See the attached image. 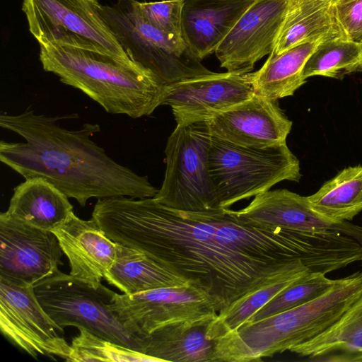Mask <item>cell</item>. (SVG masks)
<instances>
[{
    "instance_id": "21",
    "label": "cell",
    "mask_w": 362,
    "mask_h": 362,
    "mask_svg": "<svg viewBox=\"0 0 362 362\" xmlns=\"http://www.w3.org/2000/svg\"><path fill=\"white\" fill-rule=\"evenodd\" d=\"M69 197L41 177H31L16 186L6 213L32 226L53 231L73 213Z\"/></svg>"
},
{
    "instance_id": "25",
    "label": "cell",
    "mask_w": 362,
    "mask_h": 362,
    "mask_svg": "<svg viewBox=\"0 0 362 362\" xmlns=\"http://www.w3.org/2000/svg\"><path fill=\"white\" fill-rule=\"evenodd\" d=\"M318 214L335 222L351 221L362 211V166H350L307 197Z\"/></svg>"
},
{
    "instance_id": "6",
    "label": "cell",
    "mask_w": 362,
    "mask_h": 362,
    "mask_svg": "<svg viewBox=\"0 0 362 362\" xmlns=\"http://www.w3.org/2000/svg\"><path fill=\"white\" fill-rule=\"evenodd\" d=\"M102 14L121 47L135 63L152 72L164 85L208 74L182 38L168 35L141 16L136 0L103 5Z\"/></svg>"
},
{
    "instance_id": "10",
    "label": "cell",
    "mask_w": 362,
    "mask_h": 362,
    "mask_svg": "<svg viewBox=\"0 0 362 362\" xmlns=\"http://www.w3.org/2000/svg\"><path fill=\"white\" fill-rule=\"evenodd\" d=\"M0 328L13 344L37 358L54 356L67 361L71 351L59 327L45 311L33 286L19 285L0 278Z\"/></svg>"
},
{
    "instance_id": "32",
    "label": "cell",
    "mask_w": 362,
    "mask_h": 362,
    "mask_svg": "<svg viewBox=\"0 0 362 362\" xmlns=\"http://www.w3.org/2000/svg\"><path fill=\"white\" fill-rule=\"evenodd\" d=\"M333 1H334V2L335 4H337V3H338V2H339V1H343V0H333Z\"/></svg>"
},
{
    "instance_id": "14",
    "label": "cell",
    "mask_w": 362,
    "mask_h": 362,
    "mask_svg": "<svg viewBox=\"0 0 362 362\" xmlns=\"http://www.w3.org/2000/svg\"><path fill=\"white\" fill-rule=\"evenodd\" d=\"M288 0H255L215 51L227 71L250 73L274 49L284 19Z\"/></svg>"
},
{
    "instance_id": "26",
    "label": "cell",
    "mask_w": 362,
    "mask_h": 362,
    "mask_svg": "<svg viewBox=\"0 0 362 362\" xmlns=\"http://www.w3.org/2000/svg\"><path fill=\"white\" fill-rule=\"evenodd\" d=\"M308 272L304 266L284 272L221 310L210 322L209 337L215 341L238 329L282 290Z\"/></svg>"
},
{
    "instance_id": "18",
    "label": "cell",
    "mask_w": 362,
    "mask_h": 362,
    "mask_svg": "<svg viewBox=\"0 0 362 362\" xmlns=\"http://www.w3.org/2000/svg\"><path fill=\"white\" fill-rule=\"evenodd\" d=\"M255 0H182V37L199 59L215 51Z\"/></svg>"
},
{
    "instance_id": "4",
    "label": "cell",
    "mask_w": 362,
    "mask_h": 362,
    "mask_svg": "<svg viewBox=\"0 0 362 362\" xmlns=\"http://www.w3.org/2000/svg\"><path fill=\"white\" fill-rule=\"evenodd\" d=\"M361 295L362 272L336 279L315 299L260 320L245 322L216 339L215 361H259L289 351L334 324Z\"/></svg>"
},
{
    "instance_id": "7",
    "label": "cell",
    "mask_w": 362,
    "mask_h": 362,
    "mask_svg": "<svg viewBox=\"0 0 362 362\" xmlns=\"http://www.w3.org/2000/svg\"><path fill=\"white\" fill-rule=\"evenodd\" d=\"M40 305L61 328H84L93 334L141 352V338L129 332L110 308L116 292L94 287L57 271L33 285Z\"/></svg>"
},
{
    "instance_id": "23",
    "label": "cell",
    "mask_w": 362,
    "mask_h": 362,
    "mask_svg": "<svg viewBox=\"0 0 362 362\" xmlns=\"http://www.w3.org/2000/svg\"><path fill=\"white\" fill-rule=\"evenodd\" d=\"M104 279L125 294L190 285L185 279L144 252L120 244Z\"/></svg>"
},
{
    "instance_id": "15",
    "label": "cell",
    "mask_w": 362,
    "mask_h": 362,
    "mask_svg": "<svg viewBox=\"0 0 362 362\" xmlns=\"http://www.w3.org/2000/svg\"><path fill=\"white\" fill-rule=\"evenodd\" d=\"M208 123L213 136L254 148L286 143L293 124L278 100L257 94L216 114Z\"/></svg>"
},
{
    "instance_id": "8",
    "label": "cell",
    "mask_w": 362,
    "mask_h": 362,
    "mask_svg": "<svg viewBox=\"0 0 362 362\" xmlns=\"http://www.w3.org/2000/svg\"><path fill=\"white\" fill-rule=\"evenodd\" d=\"M211 138L208 120L176 126L166 143L165 176L156 201L184 211L221 209L209 171Z\"/></svg>"
},
{
    "instance_id": "12",
    "label": "cell",
    "mask_w": 362,
    "mask_h": 362,
    "mask_svg": "<svg viewBox=\"0 0 362 362\" xmlns=\"http://www.w3.org/2000/svg\"><path fill=\"white\" fill-rule=\"evenodd\" d=\"M63 255L52 231L0 214V278L33 286L59 270Z\"/></svg>"
},
{
    "instance_id": "13",
    "label": "cell",
    "mask_w": 362,
    "mask_h": 362,
    "mask_svg": "<svg viewBox=\"0 0 362 362\" xmlns=\"http://www.w3.org/2000/svg\"><path fill=\"white\" fill-rule=\"evenodd\" d=\"M250 73L211 72L165 85L163 105L177 125L210 119L254 95Z\"/></svg>"
},
{
    "instance_id": "11",
    "label": "cell",
    "mask_w": 362,
    "mask_h": 362,
    "mask_svg": "<svg viewBox=\"0 0 362 362\" xmlns=\"http://www.w3.org/2000/svg\"><path fill=\"white\" fill-rule=\"evenodd\" d=\"M102 6L99 0H23L22 11L35 39L73 34L94 43L119 61L136 64L104 19Z\"/></svg>"
},
{
    "instance_id": "28",
    "label": "cell",
    "mask_w": 362,
    "mask_h": 362,
    "mask_svg": "<svg viewBox=\"0 0 362 362\" xmlns=\"http://www.w3.org/2000/svg\"><path fill=\"white\" fill-rule=\"evenodd\" d=\"M71 340L66 361L160 362L157 358L95 336L84 328Z\"/></svg>"
},
{
    "instance_id": "22",
    "label": "cell",
    "mask_w": 362,
    "mask_h": 362,
    "mask_svg": "<svg viewBox=\"0 0 362 362\" xmlns=\"http://www.w3.org/2000/svg\"><path fill=\"white\" fill-rule=\"evenodd\" d=\"M289 351L315 361L362 362V295L334 324Z\"/></svg>"
},
{
    "instance_id": "24",
    "label": "cell",
    "mask_w": 362,
    "mask_h": 362,
    "mask_svg": "<svg viewBox=\"0 0 362 362\" xmlns=\"http://www.w3.org/2000/svg\"><path fill=\"white\" fill-rule=\"evenodd\" d=\"M320 43H304L278 55L269 54L259 70L250 73L255 94L274 100L293 95L306 83L304 66Z\"/></svg>"
},
{
    "instance_id": "17",
    "label": "cell",
    "mask_w": 362,
    "mask_h": 362,
    "mask_svg": "<svg viewBox=\"0 0 362 362\" xmlns=\"http://www.w3.org/2000/svg\"><path fill=\"white\" fill-rule=\"evenodd\" d=\"M71 268L70 275L98 287L112 267L118 244L109 238L91 218L83 220L73 212L52 231Z\"/></svg>"
},
{
    "instance_id": "5",
    "label": "cell",
    "mask_w": 362,
    "mask_h": 362,
    "mask_svg": "<svg viewBox=\"0 0 362 362\" xmlns=\"http://www.w3.org/2000/svg\"><path fill=\"white\" fill-rule=\"evenodd\" d=\"M209 159L221 209L255 197L281 181L298 182L302 177L300 161L286 143L254 148L212 136Z\"/></svg>"
},
{
    "instance_id": "2",
    "label": "cell",
    "mask_w": 362,
    "mask_h": 362,
    "mask_svg": "<svg viewBox=\"0 0 362 362\" xmlns=\"http://www.w3.org/2000/svg\"><path fill=\"white\" fill-rule=\"evenodd\" d=\"M59 117L26 110L18 115L1 112L0 126L25 139L0 141V160L25 179L41 177L69 198L86 206L90 198L153 197L158 192L140 175L110 158L92 141L98 124L85 123L76 130L59 124Z\"/></svg>"
},
{
    "instance_id": "20",
    "label": "cell",
    "mask_w": 362,
    "mask_h": 362,
    "mask_svg": "<svg viewBox=\"0 0 362 362\" xmlns=\"http://www.w3.org/2000/svg\"><path fill=\"white\" fill-rule=\"evenodd\" d=\"M213 320L158 329L141 338V352L160 362H215V341L208 335Z\"/></svg>"
},
{
    "instance_id": "31",
    "label": "cell",
    "mask_w": 362,
    "mask_h": 362,
    "mask_svg": "<svg viewBox=\"0 0 362 362\" xmlns=\"http://www.w3.org/2000/svg\"><path fill=\"white\" fill-rule=\"evenodd\" d=\"M336 5L350 37L362 41V0H343Z\"/></svg>"
},
{
    "instance_id": "9",
    "label": "cell",
    "mask_w": 362,
    "mask_h": 362,
    "mask_svg": "<svg viewBox=\"0 0 362 362\" xmlns=\"http://www.w3.org/2000/svg\"><path fill=\"white\" fill-rule=\"evenodd\" d=\"M110 308L140 338L167 325L215 319L220 311L211 296L191 284L134 294L116 293Z\"/></svg>"
},
{
    "instance_id": "16",
    "label": "cell",
    "mask_w": 362,
    "mask_h": 362,
    "mask_svg": "<svg viewBox=\"0 0 362 362\" xmlns=\"http://www.w3.org/2000/svg\"><path fill=\"white\" fill-rule=\"evenodd\" d=\"M233 212L243 221L264 227L338 231L354 238L362 245V226L328 219L310 206L307 197L286 189H269L257 194L245 208Z\"/></svg>"
},
{
    "instance_id": "1",
    "label": "cell",
    "mask_w": 362,
    "mask_h": 362,
    "mask_svg": "<svg viewBox=\"0 0 362 362\" xmlns=\"http://www.w3.org/2000/svg\"><path fill=\"white\" fill-rule=\"evenodd\" d=\"M92 218L116 243L144 252L207 293L220 311L304 266L310 254L307 232L250 223L229 209L184 211L153 197L123 196L98 199Z\"/></svg>"
},
{
    "instance_id": "19",
    "label": "cell",
    "mask_w": 362,
    "mask_h": 362,
    "mask_svg": "<svg viewBox=\"0 0 362 362\" xmlns=\"http://www.w3.org/2000/svg\"><path fill=\"white\" fill-rule=\"evenodd\" d=\"M335 39H351L333 0H288L284 19L271 54L296 46Z\"/></svg>"
},
{
    "instance_id": "3",
    "label": "cell",
    "mask_w": 362,
    "mask_h": 362,
    "mask_svg": "<svg viewBox=\"0 0 362 362\" xmlns=\"http://www.w3.org/2000/svg\"><path fill=\"white\" fill-rule=\"evenodd\" d=\"M36 40L43 69L81 90L107 112L136 119L151 115L163 105L165 85L141 65L119 61L73 34Z\"/></svg>"
},
{
    "instance_id": "27",
    "label": "cell",
    "mask_w": 362,
    "mask_h": 362,
    "mask_svg": "<svg viewBox=\"0 0 362 362\" xmlns=\"http://www.w3.org/2000/svg\"><path fill=\"white\" fill-rule=\"evenodd\" d=\"M362 71V41L335 39L323 42L307 61L303 76H320L342 79L346 75Z\"/></svg>"
},
{
    "instance_id": "30",
    "label": "cell",
    "mask_w": 362,
    "mask_h": 362,
    "mask_svg": "<svg viewBox=\"0 0 362 362\" xmlns=\"http://www.w3.org/2000/svg\"><path fill=\"white\" fill-rule=\"evenodd\" d=\"M138 8L142 18L163 33L182 38V0H164L155 2H139Z\"/></svg>"
},
{
    "instance_id": "29",
    "label": "cell",
    "mask_w": 362,
    "mask_h": 362,
    "mask_svg": "<svg viewBox=\"0 0 362 362\" xmlns=\"http://www.w3.org/2000/svg\"><path fill=\"white\" fill-rule=\"evenodd\" d=\"M335 281L324 274L308 272L282 290L246 322L258 321L310 302L325 293Z\"/></svg>"
}]
</instances>
